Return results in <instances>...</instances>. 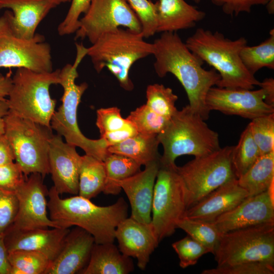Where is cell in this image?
I'll return each mask as SVG.
<instances>
[{
	"mask_svg": "<svg viewBox=\"0 0 274 274\" xmlns=\"http://www.w3.org/2000/svg\"><path fill=\"white\" fill-rule=\"evenodd\" d=\"M153 44L154 68L159 77L173 74L184 87L190 107L204 120L209 117L206 99L209 90L217 86L220 76L213 68L202 67L203 62L194 55L177 32H162Z\"/></svg>",
	"mask_w": 274,
	"mask_h": 274,
	"instance_id": "cell-1",
	"label": "cell"
},
{
	"mask_svg": "<svg viewBox=\"0 0 274 274\" xmlns=\"http://www.w3.org/2000/svg\"><path fill=\"white\" fill-rule=\"evenodd\" d=\"M52 186L48 191L50 218L61 228L79 227L92 235L95 244L113 243L118 224L127 217L128 204L123 197L113 204L98 206L75 195L61 198Z\"/></svg>",
	"mask_w": 274,
	"mask_h": 274,
	"instance_id": "cell-2",
	"label": "cell"
},
{
	"mask_svg": "<svg viewBox=\"0 0 274 274\" xmlns=\"http://www.w3.org/2000/svg\"><path fill=\"white\" fill-rule=\"evenodd\" d=\"M189 50L220 76L217 86L253 89L260 82L243 64L240 52L247 45L244 37L231 40L219 32L198 28L185 42Z\"/></svg>",
	"mask_w": 274,
	"mask_h": 274,
	"instance_id": "cell-3",
	"label": "cell"
},
{
	"mask_svg": "<svg viewBox=\"0 0 274 274\" xmlns=\"http://www.w3.org/2000/svg\"><path fill=\"white\" fill-rule=\"evenodd\" d=\"M76 46L77 53L74 63L66 64L59 71L58 84L63 89L62 104L55 111L50 126L57 134L64 138L66 143L80 147L86 154L104 161L110 153L105 140L101 138L97 140L87 138L81 131L77 122L78 107L88 84H77L75 81L78 77V67L87 55V48L80 44H76Z\"/></svg>",
	"mask_w": 274,
	"mask_h": 274,
	"instance_id": "cell-4",
	"label": "cell"
},
{
	"mask_svg": "<svg viewBox=\"0 0 274 274\" xmlns=\"http://www.w3.org/2000/svg\"><path fill=\"white\" fill-rule=\"evenodd\" d=\"M188 105L177 110L165 128L157 135L163 148L160 164L175 166L176 158L184 155L202 156L221 147L218 133Z\"/></svg>",
	"mask_w": 274,
	"mask_h": 274,
	"instance_id": "cell-5",
	"label": "cell"
},
{
	"mask_svg": "<svg viewBox=\"0 0 274 274\" xmlns=\"http://www.w3.org/2000/svg\"><path fill=\"white\" fill-rule=\"evenodd\" d=\"M153 43L144 40L141 32L118 28L102 35L87 48L96 72L107 68L124 90L131 91L133 84L129 77L132 65L138 60L153 53Z\"/></svg>",
	"mask_w": 274,
	"mask_h": 274,
	"instance_id": "cell-6",
	"label": "cell"
},
{
	"mask_svg": "<svg viewBox=\"0 0 274 274\" xmlns=\"http://www.w3.org/2000/svg\"><path fill=\"white\" fill-rule=\"evenodd\" d=\"M60 69L39 73L18 68L7 101L9 110L22 118L51 127L56 101L49 92L51 85L58 84Z\"/></svg>",
	"mask_w": 274,
	"mask_h": 274,
	"instance_id": "cell-7",
	"label": "cell"
},
{
	"mask_svg": "<svg viewBox=\"0 0 274 274\" xmlns=\"http://www.w3.org/2000/svg\"><path fill=\"white\" fill-rule=\"evenodd\" d=\"M4 134L13 149L15 161L25 177L50 174L49 150L52 129L19 117L11 111L4 117Z\"/></svg>",
	"mask_w": 274,
	"mask_h": 274,
	"instance_id": "cell-8",
	"label": "cell"
},
{
	"mask_svg": "<svg viewBox=\"0 0 274 274\" xmlns=\"http://www.w3.org/2000/svg\"><path fill=\"white\" fill-rule=\"evenodd\" d=\"M233 149V146H226L177 166L184 186L187 209L221 186L237 179L232 163Z\"/></svg>",
	"mask_w": 274,
	"mask_h": 274,
	"instance_id": "cell-9",
	"label": "cell"
},
{
	"mask_svg": "<svg viewBox=\"0 0 274 274\" xmlns=\"http://www.w3.org/2000/svg\"><path fill=\"white\" fill-rule=\"evenodd\" d=\"M213 254L217 266L251 261L274 264V222L222 233Z\"/></svg>",
	"mask_w": 274,
	"mask_h": 274,
	"instance_id": "cell-10",
	"label": "cell"
},
{
	"mask_svg": "<svg viewBox=\"0 0 274 274\" xmlns=\"http://www.w3.org/2000/svg\"><path fill=\"white\" fill-rule=\"evenodd\" d=\"M13 13L0 16V68H26L39 73L53 71L51 46L43 35L26 39L17 36L12 26Z\"/></svg>",
	"mask_w": 274,
	"mask_h": 274,
	"instance_id": "cell-11",
	"label": "cell"
},
{
	"mask_svg": "<svg viewBox=\"0 0 274 274\" xmlns=\"http://www.w3.org/2000/svg\"><path fill=\"white\" fill-rule=\"evenodd\" d=\"M177 167L160 164L154 185L151 224L159 243L175 232L187 210L184 186Z\"/></svg>",
	"mask_w": 274,
	"mask_h": 274,
	"instance_id": "cell-12",
	"label": "cell"
},
{
	"mask_svg": "<svg viewBox=\"0 0 274 274\" xmlns=\"http://www.w3.org/2000/svg\"><path fill=\"white\" fill-rule=\"evenodd\" d=\"M120 27L142 32L138 17L125 0H92L79 20L75 39L87 38L92 44L102 35Z\"/></svg>",
	"mask_w": 274,
	"mask_h": 274,
	"instance_id": "cell-13",
	"label": "cell"
},
{
	"mask_svg": "<svg viewBox=\"0 0 274 274\" xmlns=\"http://www.w3.org/2000/svg\"><path fill=\"white\" fill-rule=\"evenodd\" d=\"M44 178L32 173L16 191L18 202L15 219L9 228L28 230L36 228H61L47 215L48 191L44 184Z\"/></svg>",
	"mask_w": 274,
	"mask_h": 274,
	"instance_id": "cell-14",
	"label": "cell"
},
{
	"mask_svg": "<svg viewBox=\"0 0 274 274\" xmlns=\"http://www.w3.org/2000/svg\"><path fill=\"white\" fill-rule=\"evenodd\" d=\"M265 98L262 88L253 90L214 86L209 90L206 102L210 111H218L252 120L274 113V105L267 103Z\"/></svg>",
	"mask_w": 274,
	"mask_h": 274,
	"instance_id": "cell-15",
	"label": "cell"
},
{
	"mask_svg": "<svg viewBox=\"0 0 274 274\" xmlns=\"http://www.w3.org/2000/svg\"><path fill=\"white\" fill-rule=\"evenodd\" d=\"M273 184L268 190L246 197L211 222L221 233L273 222Z\"/></svg>",
	"mask_w": 274,
	"mask_h": 274,
	"instance_id": "cell-16",
	"label": "cell"
},
{
	"mask_svg": "<svg viewBox=\"0 0 274 274\" xmlns=\"http://www.w3.org/2000/svg\"><path fill=\"white\" fill-rule=\"evenodd\" d=\"M76 147L64 142L59 134H53L51 139L48 155L50 174L53 187L59 194H78L81 156Z\"/></svg>",
	"mask_w": 274,
	"mask_h": 274,
	"instance_id": "cell-17",
	"label": "cell"
},
{
	"mask_svg": "<svg viewBox=\"0 0 274 274\" xmlns=\"http://www.w3.org/2000/svg\"><path fill=\"white\" fill-rule=\"evenodd\" d=\"M116 238L120 251L126 256L136 258L142 270L146 268L151 255L159 244L151 223H142L130 217L118 224Z\"/></svg>",
	"mask_w": 274,
	"mask_h": 274,
	"instance_id": "cell-18",
	"label": "cell"
},
{
	"mask_svg": "<svg viewBox=\"0 0 274 274\" xmlns=\"http://www.w3.org/2000/svg\"><path fill=\"white\" fill-rule=\"evenodd\" d=\"M69 228H36L14 230L8 228L4 241L9 252L25 250L41 253L51 261L59 252Z\"/></svg>",
	"mask_w": 274,
	"mask_h": 274,
	"instance_id": "cell-19",
	"label": "cell"
},
{
	"mask_svg": "<svg viewBox=\"0 0 274 274\" xmlns=\"http://www.w3.org/2000/svg\"><path fill=\"white\" fill-rule=\"evenodd\" d=\"M160 167V159L145 165V168L120 181L131 207L130 217L144 223L151 221L152 204L154 185Z\"/></svg>",
	"mask_w": 274,
	"mask_h": 274,
	"instance_id": "cell-20",
	"label": "cell"
},
{
	"mask_svg": "<svg viewBox=\"0 0 274 274\" xmlns=\"http://www.w3.org/2000/svg\"><path fill=\"white\" fill-rule=\"evenodd\" d=\"M94 244L93 237L84 229L76 226L70 230L45 274L81 273L89 262Z\"/></svg>",
	"mask_w": 274,
	"mask_h": 274,
	"instance_id": "cell-21",
	"label": "cell"
},
{
	"mask_svg": "<svg viewBox=\"0 0 274 274\" xmlns=\"http://www.w3.org/2000/svg\"><path fill=\"white\" fill-rule=\"evenodd\" d=\"M237 179H233L211 192L188 208L183 217L211 222L248 197Z\"/></svg>",
	"mask_w": 274,
	"mask_h": 274,
	"instance_id": "cell-22",
	"label": "cell"
},
{
	"mask_svg": "<svg viewBox=\"0 0 274 274\" xmlns=\"http://www.w3.org/2000/svg\"><path fill=\"white\" fill-rule=\"evenodd\" d=\"M56 6L49 0H0V11L7 9L13 13L15 33L26 39L34 37L39 24Z\"/></svg>",
	"mask_w": 274,
	"mask_h": 274,
	"instance_id": "cell-23",
	"label": "cell"
},
{
	"mask_svg": "<svg viewBox=\"0 0 274 274\" xmlns=\"http://www.w3.org/2000/svg\"><path fill=\"white\" fill-rule=\"evenodd\" d=\"M154 4L157 32H177L192 28L206 15L185 0H158Z\"/></svg>",
	"mask_w": 274,
	"mask_h": 274,
	"instance_id": "cell-24",
	"label": "cell"
},
{
	"mask_svg": "<svg viewBox=\"0 0 274 274\" xmlns=\"http://www.w3.org/2000/svg\"><path fill=\"white\" fill-rule=\"evenodd\" d=\"M131 257L123 255L113 243L94 244L82 274H127L133 270Z\"/></svg>",
	"mask_w": 274,
	"mask_h": 274,
	"instance_id": "cell-25",
	"label": "cell"
},
{
	"mask_svg": "<svg viewBox=\"0 0 274 274\" xmlns=\"http://www.w3.org/2000/svg\"><path fill=\"white\" fill-rule=\"evenodd\" d=\"M159 142L157 135H149L138 133L123 142L110 146V153L128 157L141 165H146L160 159L158 152Z\"/></svg>",
	"mask_w": 274,
	"mask_h": 274,
	"instance_id": "cell-26",
	"label": "cell"
},
{
	"mask_svg": "<svg viewBox=\"0 0 274 274\" xmlns=\"http://www.w3.org/2000/svg\"><path fill=\"white\" fill-rule=\"evenodd\" d=\"M274 181V151L261 155L251 167L237 179L239 185L249 196L268 190Z\"/></svg>",
	"mask_w": 274,
	"mask_h": 274,
	"instance_id": "cell-27",
	"label": "cell"
},
{
	"mask_svg": "<svg viewBox=\"0 0 274 274\" xmlns=\"http://www.w3.org/2000/svg\"><path fill=\"white\" fill-rule=\"evenodd\" d=\"M105 182L104 161L89 155L81 156L78 195L90 199L103 192Z\"/></svg>",
	"mask_w": 274,
	"mask_h": 274,
	"instance_id": "cell-28",
	"label": "cell"
},
{
	"mask_svg": "<svg viewBox=\"0 0 274 274\" xmlns=\"http://www.w3.org/2000/svg\"><path fill=\"white\" fill-rule=\"evenodd\" d=\"M106 182L102 192L106 194L117 195L122 189L118 183L138 173L141 165L126 156L110 153L104 161Z\"/></svg>",
	"mask_w": 274,
	"mask_h": 274,
	"instance_id": "cell-29",
	"label": "cell"
},
{
	"mask_svg": "<svg viewBox=\"0 0 274 274\" xmlns=\"http://www.w3.org/2000/svg\"><path fill=\"white\" fill-rule=\"evenodd\" d=\"M261 43L253 46L247 45L241 51L240 57L247 70L254 75L259 70L266 67L274 69V29Z\"/></svg>",
	"mask_w": 274,
	"mask_h": 274,
	"instance_id": "cell-30",
	"label": "cell"
},
{
	"mask_svg": "<svg viewBox=\"0 0 274 274\" xmlns=\"http://www.w3.org/2000/svg\"><path fill=\"white\" fill-rule=\"evenodd\" d=\"M261 155L254 141L249 125L242 133L238 142L233 146L232 163L238 179L243 175Z\"/></svg>",
	"mask_w": 274,
	"mask_h": 274,
	"instance_id": "cell-31",
	"label": "cell"
},
{
	"mask_svg": "<svg viewBox=\"0 0 274 274\" xmlns=\"http://www.w3.org/2000/svg\"><path fill=\"white\" fill-rule=\"evenodd\" d=\"M11 274H45L51 261L44 254L20 250L9 252Z\"/></svg>",
	"mask_w": 274,
	"mask_h": 274,
	"instance_id": "cell-32",
	"label": "cell"
},
{
	"mask_svg": "<svg viewBox=\"0 0 274 274\" xmlns=\"http://www.w3.org/2000/svg\"><path fill=\"white\" fill-rule=\"evenodd\" d=\"M177 227L204 246L213 254L222 234L212 222L186 217H183L178 221Z\"/></svg>",
	"mask_w": 274,
	"mask_h": 274,
	"instance_id": "cell-33",
	"label": "cell"
},
{
	"mask_svg": "<svg viewBox=\"0 0 274 274\" xmlns=\"http://www.w3.org/2000/svg\"><path fill=\"white\" fill-rule=\"evenodd\" d=\"M146 105L157 114L170 119L177 110L175 104L178 97L169 87L153 84L146 89Z\"/></svg>",
	"mask_w": 274,
	"mask_h": 274,
	"instance_id": "cell-34",
	"label": "cell"
},
{
	"mask_svg": "<svg viewBox=\"0 0 274 274\" xmlns=\"http://www.w3.org/2000/svg\"><path fill=\"white\" fill-rule=\"evenodd\" d=\"M126 119L133 125L138 133L149 135L159 134L169 119L157 114L146 104L131 112Z\"/></svg>",
	"mask_w": 274,
	"mask_h": 274,
	"instance_id": "cell-35",
	"label": "cell"
},
{
	"mask_svg": "<svg viewBox=\"0 0 274 274\" xmlns=\"http://www.w3.org/2000/svg\"><path fill=\"white\" fill-rule=\"evenodd\" d=\"M248 125L261 155L274 151V113L254 118Z\"/></svg>",
	"mask_w": 274,
	"mask_h": 274,
	"instance_id": "cell-36",
	"label": "cell"
},
{
	"mask_svg": "<svg viewBox=\"0 0 274 274\" xmlns=\"http://www.w3.org/2000/svg\"><path fill=\"white\" fill-rule=\"evenodd\" d=\"M172 247L180 259L182 268L196 264L203 255L210 253L209 250L189 235L173 243Z\"/></svg>",
	"mask_w": 274,
	"mask_h": 274,
	"instance_id": "cell-37",
	"label": "cell"
},
{
	"mask_svg": "<svg viewBox=\"0 0 274 274\" xmlns=\"http://www.w3.org/2000/svg\"><path fill=\"white\" fill-rule=\"evenodd\" d=\"M138 17L142 26V34L148 38L157 32L155 4L150 0H125Z\"/></svg>",
	"mask_w": 274,
	"mask_h": 274,
	"instance_id": "cell-38",
	"label": "cell"
},
{
	"mask_svg": "<svg viewBox=\"0 0 274 274\" xmlns=\"http://www.w3.org/2000/svg\"><path fill=\"white\" fill-rule=\"evenodd\" d=\"M202 274H273L274 264L261 261H251L217 266L203 270Z\"/></svg>",
	"mask_w": 274,
	"mask_h": 274,
	"instance_id": "cell-39",
	"label": "cell"
},
{
	"mask_svg": "<svg viewBox=\"0 0 274 274\" xmlns=\"http://www.w3.org/2000/svg\"><path fill=\"white\" fill-rule=\"evenodd\" d=\"M96 116V125L100 136L122 128L130 123L129 121L122 117L120 110L115 107L98 109Z\"/></svg>",
	"mask_w": 274,
	"mask_h": 274,
	"instance_id": "cell-40",
	"label": "cell"
},
{
	"mask_svg": "<svg viewBox=\"0 0 274 274\" xmlns=\"http://www.w3.org/2000/svg\"><path fill=\"white\" fill-rule=\"evenodd\" d=\"M71 1L68 11L57 28L60 36L68 35L76 32L79 27L80 15L86 12L92 0Z\"/></svg>",
	"mask_w": 274,
	"mask_h": 274,
	"instance_id": "cell-41",
	"label": "cell"
},
{
	"mask_svg": "<svg viewBox=\"0 0 274 274\" xmlns=\"http://www.w3.org/2000/svg\"><path fill=\"white\" fill-rule=\"evenodd\" d=\"M18 208L15 192L0 189V234L5 233L13 224Z\"/></svg>",
	"mask_w": 274,
	"mask_h": 274,
	"instance_id": "cell-42",
	"label": "cell"
},
{
	"mask_svg": "<svg viewBox=\"0 0 274 274\" xmlns=\"http://www.w3.org/2000/svg\"><path fill=\"white\" fill-rule=\"evenodd\" d=\"M27 178L15 161L0 165V189L15 192Z\"/></svg>",
	"mask_w": 274,
	"mask_h": 274,
	"instance_id": "cell-43",
	"label": "cell"
},
{
	"mask_svg": "<svg viewBox=\"0 0 274 274\" xmlns=\"http://www.w3.org/2000/svg\"><path fill=\"white\" fill-rule=\"evenodd\" d=\"M220 7L223 12L230 16H236L242 13H250L254 6H265L270 0H208Z\"/></svg>",
	"mask_w": 274,
	"mask_h": 274,
	"instance_id": "cell-44",
	"label": "cell"
},
{
	"mask_svg": "<svg viewBox=\"0 0 274 274\" xmlns=\"http://www.w3.org/2000/svg\"><path fill=\"white\" fill-rule=\"evenodd\" d=\"M138 133L135 128L130 122L126 126L113 131L108 132L100 136V138L105 140L109 147L121 143L135 135Z\"/></svg>",
	"mask_w": 274,
	"mask_h": 274,
	"instance_id": "cell-45",
	"label": "cell"
},
{
	"mask_svg": "<svg viewBox=\"0 0 274 274\" xmlns=\"http://www.w3.org/2000/svg\"><path fill=\"white\" fill-rule=\"evenodd\" d=\"M15 161L13 149L4 133L0 135V165Z\"/></svg>",
	"mask_w": 274,
	"mask_h": 274,
	"instance_id": "cell-46",
	"label": "cell"
},
{
	"mask_svg": "<svg viewBox=\"0 0 274 274\" xmlns=\"http://www.w3.org/2000/svg\"><path fill=\"white\" fill-rule=\"evenodd\" d=\"M4 233L0 234V274H11V266L4 241Z\"/></svg>",
	"mask_w": 274,
	"mask_h": 274,
	"instance_id": "cell-47",
	"label": "cell"
},
{
	"mask_svg": "<svg viewBox=\"0 0 274 274\" xmlns=\"http://www.w3.org/2000/svg\"><path fill=\"white\" fill-rule=\"evenodd\" d=\"M264 89L266 94L265 101L268 104L274 105V79L266 78L260 82L259 86Z\"/></svg>",
	"mask_w": 274,
	"mask_h": 274,
	"instance_id": "cell-48",
	"label": "cell"
},
{
	"mask_svg": "<svg viewBox=\"0 0 274 274\" xmlns=\"http://www.w3.org/2000/svg\"><path fill=\"white\" fill-rule=\"evenodd\" d=\"M12 84V79L9 75L0 73V100H6Z\"/></svg>",
	"mask_w": 274,
	"mask_h": 274,
	"instance_id": "cell-49",
	"label": "cell"
},
{
	"mask_svg": "<svg viewBox=\"0 0 274 274\" xmlns=\"http://www.w3.org/2000/svg\"><path fill=\"white\" fill-rule=\"evenodd\" d=\"M9 110V106L6 100H0V135L4 133L5 121L4 117Z\"/></svg>",
	"mask_w": 274,
	"mask_h": 274,
	"instance_id": "cell-50",
	"label": "cell"
},
{
	"mask_svg": "<svg viewBox=\"0 0 274 274\" xmlns=\"http://www.w3.org/2000/svg\"><path fill=\"white\" fill-rule=\"evenodd\" d=\"M265 6L268 13L273 14L274 13V0H270Z\"/></svg>",
	"mask_w": 274,
	"mask_h": 274,
	"instance_id": "cell-51",
	"label": "cell"
},
{
	"mask_svg": "<svg viewBox=\"0 0 274 274\" xmlns=\"http://www.w3.org/2000/svg\"><path fill=\"white\" fill-rule=\"evenodd\" d=\"M51 2L55 4L56 6L60 5L61 3H64L66 2H68L71 0H49Z\"/></svg>",
	"mask_w": 274,
	"mask_h": 274,
	"instance_id": "cell-52",
	"label": "cell"
},
{
	"mask_svg": "<svg viewBox=\"0 0 274 274\" xmlns=\"http://www.w3.org/2000/svg\"><path fill=\"white\" fill-rule=\"evenodd\" d=\"M194 2H195V3L196 4H199L201 0H192Z\"/></svg>",
	"mask_w": 274,
	"mask_h": 274,
	"instance_id": "cell-53",
	"label": "cell"
}]
</instances>
